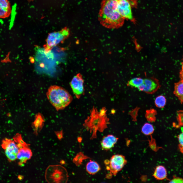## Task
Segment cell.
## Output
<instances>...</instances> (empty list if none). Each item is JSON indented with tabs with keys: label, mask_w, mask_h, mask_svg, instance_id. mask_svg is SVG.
I'll use <instances>...</instances> for the list:
<instances>
[{
	"label": "cell",
	"mask_w": 183,
	"mask_h": 183,
	"mask_svg": "<svg viewBox=\"0 0 183 183\" xmlns=\"http://www.w3.org/2000/svg\"><path fill=\"white\" fill-rule=\"evenodd\" d=\"M86 169L88 173L90 174L93 175L97 173L100 170V167L97 162L90 161L87 164Z\"/></svg>",
	"instance_id": "cell-16"
},
{
	"label": "cell",
	"mask_w": 183,
	"mask_h": 183,
	"mask_svg": "<svg viewBox=\"0 0 183 183\" xmlns=\"http://www.w3.org/2000/svg\"><path fill=\"white\" fill-rule=\"evenodd\" d=\"M118 139V138L112 135L103 137L101 142L102 149L105 150L110 149L114 146Z\"/></svg>",
	"instance_id": "cell-12"
},
{
	"label": "cell",
	"mask_w": 183,
	"mask_h": 183,
	"mask_svg": "<svg viewBox=\"0 0 183 183\" xmlns=\"http://www.w3.org/2000/svg\"><path fill=\"white\" fill-rule=\"evenodd\" d=\"M55 133L57 138L61 140L63 138V132L62 130L59 131H55Z\"/></svg>",
	"instance_id": "cell-24"
},
{
	"label": "cell",
	"mask_w": 183,
	"mask_h": 183,
	"mask_svg": "<svg viewBox=\"0 0 183 183\" xmlns=\"http://www.w3.org/2000/svg\"><path fill=\"white\" fill-rule=\"evenodd\" d=\"M60 163L61 164H64L65 163V162L64 160H61L60 162Z\"/></svg>",
	"instance_id": "cell-26"
},
{
	"label": "cell",
	"mask_w": 183,
	"mask_h": 183,
	"mask_svg": "<svg viewBox=\"0 0 183 183\" xmlns=\"http://www.w3.org/2000/svg\"><path fill=\"white\" fill-rule=\"evenodd\" d=\"M45 178L49 183H65L67 181L68 175L65 167L59 165H49L47 168Z\"/></svg>",
	"instance_id": "cell-4"
},
{
	"label": "cell",
	"mask_w": 183,
	"mask_h": 183,
	"mask_svg": "<svg viewBox=\"0 0 183 183\" xmlns=\"http://www.w3.org/2000/svg\"><path fill=\"white\" fill-rule=\"evenodd\" d=\"M11 12L10 4L8 0H0V18L9 17Z\"/></svg>",
	"instance_id": "cell-13"
},
{
	"label": "cell",
	"mask_w": 183,
	"mask_h": 183,
	"mask_svg": "<svg viewBox=\"0 0 183 183\" xmlns=\"http://www.w3.org/2000/svg\"><path fill=\"white\" fill-rule=\"evenodd\" d=\"M154 129L152 125L148 123L145 124L142 129V132L146 135L150 134L153 132Z\"/></svg>",
	"instance_id": "cell-20"
},
{
	"label": "cell",
	"mask_w": 183,
	"mask_h": 183,
	"mask_svg": "<svg viewBox=\"0 0 183 183\" xmlns=\"http://www.w3.org/2000/svg\"><path fill=\"white\" fill-rule=\"evenodd\" d=\"M69 29L65 27L60 31L50 33L46 40V43L44 45V50L47 52L50 51L52 48L57 44L63 42L69 36Z\"/></svg>",
	"instance_id": "cell-5"
},
{
	"label": "cell",
	"mask_w": 183,
	"mask_h": 183,
	"mask_svg": "<svg viewBox=\"0 0 183 183\" xmlns=\"http://www.w3.org/2000/svg\"><path fill=\"white\" fill-rule=\"evenodd\" d=\"M13 140L16 143L19 148L24 147H29L30 144H28L23 140L21 135L19 133L16 134L13 138Z\"/></svg>",
	"instance_id": "cell-17"
},
{
	"label": "cell",
	"mask_w": 183,
	"mask_h": 183,
	"mask_svg": "<svg viewBox=\"0 0 183 183\" xmlns=\"http://www.w3.org/2000/svg\"><path fill=\"white\" fill-rule=\"evenodd\" d=\"M106 111L105 108H103L98 111L94 107L90 116L85 120L83 126L92 133L91 139L96 138L97 131L102 132L107 128L109 120L106 115Z\"/></svg>",
	"instance_id": "cell-2"
},
{
	"label": "cell",
	"mask_w": 183,
	"mask_h": 183,
	"mask_svg": "<svg viewBox=\"0 0 183 183\" xmlns=\"http://www.w3.org/2000/svg\"><path fill=\"white\" fill-rule=\"evenodd\" d=\"M155 102L157 107L160 108H163L166 104V99L164 96L160 95L156 98Z\"/></svg>",
	"instance_id": "cell-19"
},
{
	"label": "cell",
	"mask_w": 183,
	"mask_h": 183,
	"mask_svg": "<svg viewBox=\"0 0 183 183\" xmlns=\"http://www.w3.org/2000/svg\"><path fill=\"white\" fill-rule=\"evenodd\" d=\"M118 0H103L98 14L100 24L108 28H117L123 24L125 19L117 9Z\"/></svg>",
	"instance_id": "cell-1"
},
{
	"label": "cell",
	"mask_w": 183,
	"mask_h": 183,
	"mask_svg": "<svg viewBox=\"0 0 183 183\" xmlns=\"http://www.w3.org/2000/svg\"><path fill=\"white\" fill-rule=\"evenodd\" d=\"M179 144L178 148L180 151L183 154V132L180 133L177 136Z\"/></svg>",
	"instance_id": "cell-22"
},
{
	"label": "cell",
	"mask_w": 183,
	"mask_h": 183,
	"mask_svg": "<svg viewBox=\"0 0 183 183\" xmlns=\"http://www.w3.org/2000/svg\"><path fill=\"white\" fill-rule=\"evenodd\" d=\"M182 62H181V65H182V69H183V57L182 58Z\"/></svg>",
	"instance_id": "cell-27"
},
{
	"label": "cell",
	"mask_w": 183,
	"mask_h": 183,
	"mask_svg": "<svg viewBox=\"0 0 183 183\" xmlns=\"http://www.w3.org/2000/svg\"><path fill=\"white\" fill-rule=\"evenodd\" d=\"M144 83V79L140 77L133 78L128 82V85L132 87L138 88Z\"/></svg>",
	"instance_id": "cell-18"
},
{
	"label": "cell",
	"mask_w": 183,
	"mask_h": 183,
	"mask_svg": "<svg viewBox=\"0 0 183 183\" xmlns=\"http://www.w3.org/2000/svg\"><path fill=\"white\" fill-rule=\"evenodd\" d=\"M84 82L82 75L79 73L73 77L70 83L73 92L78 99H79L84 93Z\"/></svg>",
	"instance_id": "cell-9"
},
{
	"label": "cell",
	"mask_w": 183,
	"mask_h": 183,
	"mask_svg": "<svg viewBox=\"0 0 183 183\" xmlns=\"http://www.w3.org/2000/svg\"><path fill=\"white\" fill-rule=\"evenodd\" d=\"M32 152L29 147H24L19 149L17 159L19 161L18 164L22 166L27 161L30 159Z\"/></svg>",
	"instance_id": "cell-11"
},
{
	"label": "cell",
	"mask_w": 183,
	"mask_h": 183,
	"mask_svg": "<svg viewBox=\"0 0 183 183\" xmlns=\"http://www.w3.org/2000/svg\"><path fill=\"white\" fill-rule=\"evenodd\" d=\"M170 183H183V178L175 176L172 180H170Z\"/></svg>",
	"instance_id": "cell-23"
},
{
	"label": "cell",
	"mask_w": 183,
	"mask_h": 183,
	"mask_svg": "<svg viewBox=\"0 0 183 183\" xmlns=\"http://www.w3.org/2000/svg\"><path fill=\"white\" fill-rule=\"evenodd\" d=\"M160 85L155 80L151 78L144 79L143 83L138 88L140 91H143L148 94H152L159 88Z\"/></svg>",
	"instance_id": "cell-10"
},
{
	"label": "cell",
	"mask_w": 183,
	"mask_h": 183,
	"mask_svg": "<svg viewBox=\"0 0 183 183\" xmlns=\"http://www.w3.org/2000/svg\"><path fill=\"white\" fill-rule=\"evenodd\" d=\"M174 94L181 103H183V81L180 80L175 84Z\"/></svg>",
	"instance_id": "cell-14"
},
{
	"label": "cell",
	"mask_w": 183,
	"mask_h": 183,
	"mask_svg": "<svg viewBox=\"0 0 183 183\" xmlns=\"http://www.w3.org/2000/svg\"><path fill=\"white\" fill-rule=\"evenodd\" d=\"M156 114V112L154 110L151 109L147 111L146 114V117L149 121H154L155 120V115Z\"/></svg>",
	"instance_id": "cell-21"
},
{
	"label": "cell",
	"mask_w": 183,
	"mask_h": 183,
	"mask_svg": "<svg viewBox=\"0 0 183 183\" xmlns=\"http://www.w3.org/2000/svg\"><path fill=\"white\" fill-rule=\"evenodd\" d=\"M179 77L181 80L183 81V69H181L180 72Z\"/></svg>",
	"instance_id": "cell-25"
},
{
	"label": "cell",
	"mask_w": 183,
	"mask_h": 183,
	"mask_svg": "<svg viewBox=\"0 0 183 183\" xmlns=\"http://www.w3.org/2000/svg\"><path fill=\"white\" fill-rule=\"evenodd\" d=\"M136 0H118L117 9L120 15L125 19L133 22L135 20L132 13V9L136 6Z\"/></svg>",
	"instance_id": "cell-6"
},
{
	"label": "cell",
	"mask_w": 183,
	"mask_h": 183,
	"mask_svg": "<svg viewBox=\"0 0 183 183\" xmlns=\"http://www.w3.org/2000/svg\"><path fill=\"white\" fill-rule=\"evenodd\" d=\"M47 96L50 102L57 110L65 108L72 100L71 96L66 90L56 85L49 87Z\"/></svg>",
	"instance_id": "cell-3"
},
{
	"label": "cell",
	"mask_w": 183,
	"mask_h": 183,
	"mask_svg": "<svg viewBox=\"0 0 183 183\" xmlns=\"http://www.w3.org/2000/svg\"></svg>",
	"instance_id": "cell-28"
},
{
	"label": "cell",
	"mask_w": 183,
	"mask_h": 183,
	"mask_svg": "<svg viewBox=\"0 0 183 183\" xmlns=\"http://www.w3.org/2000/svg\"><path fill=\"white\" fill-rule=\"evenodd\" d=\"M1 146L9 162L14 161L17 159L19 148L13 140L5 138L2 141Z\"/></svg>",
	"instance_id": "cell-7"
},
{
	"label": "cell",
	"mask_w": 183,
	"mask_h": 183,
	"mask_svg": "<svg viewBox=\"0 0 183 183\" xmlns=\"http://www.w3.org/2000/svg\"><path fill=\"white\" fill-rule=\"evenodd\" d=\"M126 162L125 157L120 155H115L111 158L109 163V170L112 174L115 175L123 168Z\"/></svg>",
	"instance_id": "cell-8"
},
{
	"label": "cell",
	"mask_w": 183,
	"mask_h": 183,
	"mask_svg": "<svg viewBox=\"0 0 183 183\" xmlns=\"http://www.w3.org/2000/svg\"><path fill=\"white\" fill-rule=\"evenodd\" d=\"M153 175L157 179L160 180L164 179L167 177L166 170L163 166H158L156 168Z\"/></svg>",
	"instance_id": "cell-15"
}]
</instances>
